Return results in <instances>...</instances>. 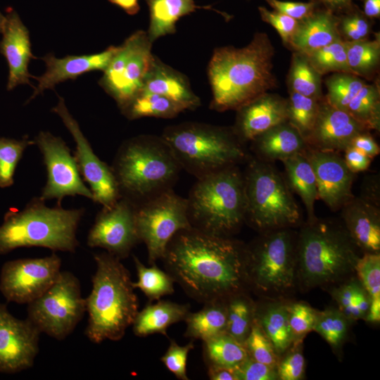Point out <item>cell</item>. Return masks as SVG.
<instances>
[{
	"label": "cell",
	"instance_id": "obj_1",
	"mask_svg": "<svg viewBox=\"0 0 380 380\" xmlns=\"http://www.w3.org/2000/svg\"><path fill=\"white\" fill-rule=\"evenodd\" d=\"M246 254V244L239 240L191 227L172 236L161 260L175 282L204 304L248 289Z\"/></svg>",
	"mask_w": 380,
	"mask_h": 380
},
{
	"label": "cell",
	"instance_id": "obj_2",
	"mask_svg": "<svg viewBox=\"0 0 380 380\" xmlns=\"http://www.w3.org/2000/svg\"><path fill=\"white\" fill-rule=\"evenodd\" d=\"M274 48L265 32H256L244 47L215 49L208 66L212 90L210 108L236 110L277 87L273 68Z\"/></svg>",
	"mask_w": 380,
	"mask_h": 380
},
{
	"label": "cell",
	"instance_id": "obj_3",
	"mask_svg": "<svg viewBox=\"0 0 380 380\" xmlns=\"http://www.w3.org/2000/svg\"><path fill=\"white\" fill-rule=\"evenodd\" d=\"M362 254L341 221H306L297 232V286L304 291L336 285L355 274Z\"/></svg>",
	"mask_w": 380,
	"mask_h": 380
},
{
	"label": "cell",
	"instance_id": "obj_4",
	"mask_svg": "<svg viewBox=\"0 0 380 380\" xmlns=\"http://www.w3.org/2000/svg\"><path fill=\"white\" fill-rule=\"evenodd\" d=\"M94 258L96 270L85 298L89 319L84 334L94 343L120 341L139 312L131 275L121 260L108 252L94 254Z\"/></svg>",
	"mask_w": 380,
	"mask_h": 380
},
{
	"label": "cell",
	"instance_id": "obj_5",
	"mask_svg": "<svg viewBox=\"0 0 380 380\" xmlns=\"http://www.w3.org/2000/svg\"><path fill=\"white\" fill-rule=\"evenodd\" d=\"M111 168L120 196L135 205L173 189L182 170L161 136L151 134L125 140Z\"/></svg>",
	"mask_w": 380,
	"mask_h": 380
},
{
	"label": "cell",
	"instance_id": "obj_6",
	"mask_svg": "<svg viewBox=\"0 0 380 380\" xmlns=\"http://www.w3.org/2000/svg\"><path fill=\"white\" fill-rule=\"evenodd\" d=\"M84 208H49L40 196L25 208H12L0 225V255L21 247H44L53 251L75 253L79 246L77 229Z\"/></svg>",
	"mask_w": 380,
	"mask_h": 380
},
{
	"label": "cell",
	"instance_id": "obj_7",
	"mask_svg": "<svg viewBox=\"0 0 380 380\" xmlns=\"http://www.w3.org/2000/svg\"><path fill=\"white\" fill-rule=\"evenodd\" d=\"M160 136L181 169L196 179L239 165L250 156L232 127L185 122L167 126Z\"/></svg>",
	"mask_w": 380,
	"mask_h": 380
},
{
	"label": "cell",
	"instance_id": "obj_8",
	"mask_svg": "<svg viewBox=\"0 0 380 380\" xmlns=\"http://www.w3.org/2000/svg\"><path fill=\"white\" fill-rule=\"evenodd\" d=\"M186 198L189 223L197 230L232 237L245 223L244 180L239 165L196 179Z\"/></svg>",
	"mask_w": 380,
	"mask_h": 380
},
{
	"label": "cell",
	"instance_id": "obj_9",
	"mask_svg": "<svg viewBox=\"0 0 380 380\" xmlns=\"http://www.w3.org/2000/svg\"><path fill=\"white\" fill-rule=\"evenodd\" d=\"M246 163L245 223L259 233L300 226L301 212L284 175L253 156Z\"/></svg>",
	"mask_w": 380,
	"mask_h": 380
},
{
	"label": "cell",
	"instance_id": "obj_10",
	"mask_svg": "<svg viewBox=\"0 0 380 380\" xmlns=\"http://www.w3.org/2000/svg\"><path fill=\"white\" fill-rule=\"evenodd\" d=\"M294 228L260 233L246 245L247 288L265 299H281L297 286Z\"/></svg>",
	"mask_w": 380,
	"mask_h": 380
},
{
	"label": "cell",
	"instance_id": "obj_11",
	"mask_svg": "<svg viewBox=\"0 0 380 380\" xmlns=\"http://www.w3.org/2000/svg\"><path fill=\"white\" fill-rule=\"evenodd\" d=\"M85 312L80 282L68 271H61L54 283L27 304V319L41 333L58 341L74 331Z\"/></svg>",
	"mask_w": 380,
	"mask_h": 380
},
{
	"label": "cell",
	"instance_id": "obj_12",
	"mask_svg": "<svg viewBox=\"0 0 380 380\" xmlns=\"http://www.w3.org/2000/svg\"><path fill=\"white\" fill-rule=\"evenodd\" d=\"M135 220L140 241L147 248L149 265L162 259L167 243L177 232L191 227L186 198L173 189L136 205Z\"/></svg>",
	"mask_w": 380,
	"mask_h": 380
},
{
	"label": "cell",
	"instance_id": "obj_13",
	"mask_svg": "<svg viewBox=\"0 0 380 380\" xmlns=\"http://www.w3.org/2000/svg\"><path fill=\"white\" fill-rule=\"evenodd\" d=\"M147 32L137 30L118 46L99 80V85L116 102L120 110L142 89L153 58Z\"/></svg>",
	"mask_w": 380,
	"mask_h": 380
},
{
	"label": "cell",
	"instance_id": "obj_14",
	"mask_svg": "<svg viewBox=\"0 0 380 380\" xmlns=\"http://www.w3.org/2000/svg\"><path fill=\"white\" fill-rule=\"evenodd\" d=\"M33 140L43 156L47 175L40 198L45 201L56 198L57 205H61L64 197L77 195L93 201L94 195L85 185L74 156L63 139L42 131Z\"/></svg>",
	"mask_w": 380,
	"mask_h": 380
},
{
	"label": "cell",
	"instance_id": "obj_15",
	"mask_svg": "<svg viewBox=\"0 0 380 380\" xmlns=\"http://www.w3.org/2000/svg\"><path fill=\"white\" fill-rule=\"evenodd\" d=\"M61 260L49 256L6 262L0 274V291L8 302L28 304L44 293L61 272Z\"/></svg>",
	"mask_w": 380,
	"mask_h": 380
},
{
	"label": "cell",
	"instance_id": "obj_16",
	"mask_svg": "<svg viewBox=\"0 0 380 380\" xmlns=\"http://www.w3.org/2000/svg\"><path fill=\"white\" fill-rule=\"evenodd\" d=\"M52 111L61 118L73 137L75 142L74 158L82 179L89 185L94 195L93 202L103 208L111 207L121 198L111 166L95 154L62 97L58 96V102Z\"/></svg>",
	"mask_w": 380,
	"mask_h": 380
},
{
	"label": "cell",
	"instance_id": "obj_17",
	"mask_svg": "<svg viewBox=\"0 0 380 380\" xmlns=\"http://www.w3.org/2000/svg\"><path fill=\"white\" fill-rule=\"evenodd\" d=\"M136 205L120 198L110 208L102 207L87 238L91 248H101L120 260L129 256L140 241L136 220Z\"/></svg>",
	"mask_w": 380,
	"mask_h": 380
},
{
	"label": "cell",
	"instance_id": "obj_18",
	"mask_svg": "<svg viewBox=\"0 0 380 380\" xmlns=\"http://www.w3.org/2000/svg\"><path fill=\"white\" fill-rule=\"evenodd\" d=\"M40 333L27 318L15 317L0 303V372L13 374L32 367Z\"/></svg>",
	"mask_w": 380,
	"mask_h": 380
},
{
	"label": "cell",
	"instance_id": "obj_19",
	"mask_svg": "<svg viewBox=\"0 0 380 380\" xmlns=\"http://www.w3.org/2000/svg\"><path fill=\"white\" fill-rule=\"evenodd\" d=\"M305 153L315 175L319 199L333 211L341 210L355 196L352 186L356 174L349 170L340 153L310 148Z\"/></svg>",
	"mask_w": 380,
	"mask_h": 380
},
{
	"label": "cell",
	"instance_id": "obj_20",
	"mask_svg": "<svg viewBox=\"0 0 380 380\" xmlns=\"http://www.w3.org/2000/svg\"><path fill=\"white\" fill-rule=\"evenodd\" d=\"M365 131L369 130L362 123L321 99L315 123L305 142L312 149L341 153L356 135Z\"/></svg>",
	"mask_w": 380,
	"mask_h": 380
},
{
	"label": "cell",
	"instance_id": "obj_21",
	"mask_svg": "<svg viewBox=\"0 0 380 380\" xmlns=\"http://www.w3.org/2000/svg\"><path fill=\"white\" fill-rule=\"evenodd\" d=\"M1 33L0 52L6 58L9 70L7 90L19 84L32 85L30 78L34 76L28 72V65L36 57L32 53L29 31L15 11L6 10Z\"/></svg>",
	"mask_w": 380,
	"mask_h": 380
},
{
	"label": "cell",
	"instance_id": "obj_22",
	"mask_svg": "<svg viewBox=\"0 0 380 380\" xmlns=\"http://www.w3.org/2000/svg\"><path fill=\"white\" fill-rule=\"evenodd\" d=\"M234 133L244 144L287 121V99L267 92L236 110Z\"/></svg>",
	"mask_w": 380,
	"mask_h": 380
},
{
	"label": "cell",
	"instance_id": "obj_23",
	"mask_svg": "<svg viewBox=\"0 0 380 380\" xmlns=\"http://www.w3.org/2000/svg\"><path fill=\"white\" fill-rule=\"evenodd\" d=\"M118 46H110L102 52L81 56H67L56 58L53 53H47L42 59L45 62V72L34 79L38 82L32 95L27 102L42 94L45 89H53L57 84L67 80H75L86 72L102 70L108 65Z\"/></svg>",
	"mask_w": 380,
	"mask_h": 380
},
{
	"label": "cell",
	"instance_id": "obj_24",
	"mask_svg": "<svg viewBox=\"0 0 380 380\" xmlns=\"http://www.w3.org/2000/svg\"><path fill=\"white\" fill-rule=\"evenodd\" d=\"M379 207L354 196L341 208V222L362 253H380Z\"/></svg>",
	"mask_w": 380,
	"mask_h": 380
},
{
	"label": "cell",
	"instance_id": "obj_25",
	"mask_svg": "<svg viewBox=\"0 0 380 380\" xmlns=\"http://www.w3.org/2000/svg\"><path fill=\"white\" fill-rule=\"evenodd\" d=\"M141 91L163 96L185 110H193L201 106V100L193 91L186 77L155 56Z\"/></svg>",
	"mask_w": 380,
	"mask_h": 380
},
{
	"label": "cell",
	"instance_id": "obj_26",
	"mask_svg": "<svg viewBox=\"0 0 380 380\" xmlns=\"http://www.w3.org/2000/svg\"><path fill=\"white\" fill-rule=\"evenodd\" d=\"M338 19L326 8H316L309 16L298 23L289 45L296 51L308 55L341 38Z\"/></svg>",
	"mask_w": 380,
	"mask_h": 380
},
{
	"label": "cell",
	"instance_id": "obj_27",
	"mask_svg": "<svg viewBox=\"0 0 380 380\" xmlns=\"http://www.w3.org/2000/svg\"><path fill=\"white\" fill-rule=\"evenodd\" d=\"M308 148L303 137L287 121L270 128L251 141L253 156L270 163L282 161Z\"/></svg>",
	"mask_w": 380,
	"mask_h": 380
},
{
	"label": "cell",
	"instance_id": "obj_28",
	"mask_svg": "<svg viewBox=\"0 0 380 380\" xmlns=\"http://www.w3.org/2000/svg\"><path fill=\"white\" fill-rule=\"evenodd\" d=\"M189 312V304L158 300L139 310L132 324L133 333L139 337L155 334L167 336V329L172 324L184 321Z\"/></svg>",
	"mask_w": 380,
	"mask_h": 380
},
{
	"label": "cell",
	"instance_id": "obj_29",
	"mask_svg": "<svg viewBox=\"0 0 380 380\" xmlns=\"http://www.w3.org/2000/svg\"><path fill=\"white\" fill-rule=\"evenodd\" d=\"M305 151L281 162L284 165L286 182L291 191L301 198L307 212V221L311 222L317 217L315 213V203L319 197L315 175Z\"/></svg>",
	"mask_w": 380,
	"mask_h": 380
},
{
	"label": "cell",
	"instance_id": "obj_30",
	"mask_svg": "<svg viewBox=\"0 0 380 380\" xmlns=\"http://www.w3.org/2000/svg\"><path fill=\"white\" fill-rule=\"evenodd\" d=\"M269 300L256 303L255 317L280 357L293 342L289 323L288 302L281 299Z\"/></svg>",
	"mask_w": 380,
	"mask_h": 380
},
{
	"label": "cell",
	"instance_id": "obj_31",
	"mask_svg": "<svg viewBox=\"0 0 380 380\" xmlns=\"http://www.w3.org/2000/svg\"><path fill=\"white\" fill-rule=\"evenodd\" d=\"M150 12V23L147 32L153 43L160 37L176 32V23L182 16L196 9H211L210 6H200L195 0H146Z\"/></svg>",
	"mask_w": 380,
	"mask_h": 380
},
{
	"label": "cell",
	"instance_id": "obj_32",
	"mask_svg": "<svg viewBox=\"0 0 380 380\" xmlns=\"http://www.w3.org/2000/svg\"><path fill=\"white\" fill-rule=\"evenodd\" d=\"M184 336L202 341L226 332V300L204 303L200 310L187 315Z\"/></svg>",
	"mask_w": 380,
	"mask_h": 380
},
{
	"label": "cell",
	"instance_id": "obj_33",
	"mask_svg": "<svg viewBox=\"0 0 380 380\" xmlns=\"http://www.w3.org/2000/svg\"><path fill=\"white\" fill-rule=\"evenodd\" d=\"M329 293L337 308L352 322L364 319L368 312L371 297L357 276L329 287Z\"/></svg>",
	"mask_w": 380,
	"mask_h": 380
},
{
	"label": "cell",
	"instance_id": "obj_34",
	"mask_svg": "<svg viewBox=\"0 0 380 380\" xmlns=\"http://www.w3.org/2000/svg\"><path fill=\"white\" fill-rule=\"evenodd\" d=\"M203 349L207 367L234 369L248 355L244 345L226 332L203 341Z\"/></svg>",
	"mask_w": 380,
	"mask_h": 380
},
{
	"label": "cell",
	"instance_id": "obj_35",
	"mask_svg": "<svg viewBox=\"0 0 380 380\" xmlns=\"http://www.w3.org/2000/svg\"><path fill=\"white\" fill-rule=\"evenodd\" d=\"M185 110L170 99L153 93L139 91L121 113L129 120L144 117L173 118Z\"/></svg>",
	"mask_w": 380,
	"mask_h": 380
},
{
	"label": "cell",
	"instance_id": "obj_36",
	"mask_svg": "<svg viewBox=\"0 0 380 380\" xmlns=\"http://www.w3.org/2000/svg\"><path fill=\"white\" fill-rule=\"evenodd\" d=\"M226 305V333L243 344L255 319L256 303L244 291L228 298Z\"/></svg>",
	"mask_w": 380,
	"mask_h": 380
},
{
	"label": "cell",
	"instance_id": "obj_37",
	"mask_svg": "<svg viewBox=\"0 0 380 380\" xmlns=\"http://www.w3.org/2000/svg\"><path fill=\"white\" fill-rule=\"evenodd\" d=\"M321 77L306 55L296 51L293 54L288 77L290 91L319 100L322 99Z\"/></svg>",
	"mask_w": 380,
	"mask_h": 380
},
{
	"label": "cell",
	"instance_id": "obj_38",
	"mask_svg": "<svg viewBox=\"0 0 380 380\" xmlns=\"http://www.w3.org/2000/svg\"><path fill=\"white\" fill-rule=\"evenodd\" d=\"M133 260L138 279L132 281V286L142 291L150 302L175 292V281L168 272L160 269L156 263L150 267L145 266L135 255Z\"/></svg>",
	"mask_w": 380,
	"mask_h": 380
},
{
	"label": "cell",
	"instance_id": "obj_39",
	"mask_svg": "<svg viewBox=\"0 0 380 380\" xmlns=\"http://www.w3.org/2000/svg\"><path fill=\"white\" fill-rule=\"evenodd\" d=\"M346 112L362 123L366 128L379 132L380 94L376 84H365L349 103Z\"/></svg>",
	"mask_w": 380,
	"mask_h": 380
},
{
	"label": "cell",
	"instance_id": "obj_40",
	"mask_svg": "<svg viewBox=\"0 0 380 380\" xmlns=\"http://www.w3.org/2000/svg\"><path fill=\"white\" fill-rule=\"evenodd\" d=\"M345 41V40H344ZM348 65L354 75L369 77L380 61V40L346 41Z\"/></svg>",
	"mask_w": 380,
	"mask_h": 380
},
{
	"label": "cell",
	"instance_id": "obj_41",
	"mask_svg": "<svg viewBox=\"0 0 380 380\" xmlns=\"http://www.w3.org/2000/svg\"><path fill=\"white\" fill-rule=\"evenodd\" d=\"M351 323L337 308L330 307L318 311L313 331L338 352L348 338Z\"/></svg>",
	"mask_w": 380,
	"mask_h": 380
},
{
	"label": "cell",
	"instance_id": "obj_42",
	"mask_svg": "<svg viewBox=\"0 0 380 380\" xmlns=\"http://www.w3.org/2000/svg\"><path fill=\"white\" fill-rule=\"evenodd\" d=\"M319 100L293 91H290L289 98L287 99V122L300 133L305 141L315 123Z\"/></svg>",
	"mask_w": 380,
	"mask_h": 380
},
{
	"label": "cell",
	"instance_id": "obj_43",
	"mask_svg": "<svg viewBox=\"0 0 380 380\" xmlns=\"http://www.w3.org/2000/svg\"><path fill=\"white\" fill-rule=\"evenodd\" d=\"M306 56L321 75L330 72L353 74L348 65L346 41L342 38Z\"/></svg>",
	"mask_w": 380,
	"mask_h": 380
},
{
	"label": "cell",
	"instance_id": "obj_44",
	"mask_svg": "<svg viewBox=\"0 0 380 380\" xmlns=\"http://www.w3.org/2000/svg\"><path fill=\"white\" fill-rule=\"evenodd\" d=\"M327 101L333 106L346 111L349 103L366 84L359 76L347 72H336L329 77Z\"/></svg>",
	"mask_w": 380,
	"mask_h": 380
},
{
	"label": "cell",
	"instance_id": "obj_45",
	"mask_svg": "<svg viewBox=\"0 0 380 380\" xmlns=\"http://www.w3.org/2000/svg\"><path fill=\"white\" fill-rule=\"evenodd\" d=\"M27 135L21 139L0 137V188H7L14 184V174L18 163L25 149L34 145Z\"/></svg>",
	"mask_w": 380,
	"mask_h": 380
},
{
	"label": "cell",
	"instance_id": "obj_46",
	"mask_svg": "<svg viewBox=\"0 0 380 380\" xmlns=\"http://www.w3.org/2000/svg\"><path fill=\"white\" fill-rule=\"evenodd\" d=\"M243 345L251 357L258 362L277 368L279 357L277 355L270 339L263 331L255 317Z\"/></svg>",
	"mask_w": 380,
	"mask_h": 380
},
{
	"label": "cell",
	"instance_id": "obj_47",
	"mask_svg": "<svg viewBox=\"0 0 380 380\" xmlns=\"http://www.w3.org/2000/svg\"><path fill=\"white\" fill-rule=\"evenodd\" d=\"M287 308L293 341L304 339L314 329L318 310L303 301L288 302Z\"/></svg>",
	"mask_w": 380,
	"mask_h": 380
},
{
	"label": "cell",
	"instance_id": "obj_48",
	"mask_svg": "<svg viewBox=\"0 0 380 380\" xmlns=\"http://www.w3.org/2000/svg\"><path fill=\"white\" fill-rule=\"evenodd\" d=\"M303 339L293 342L279 357L277 365L278 379L300 380L305 375V360L303 353Z\"/></svg>",
	"mask_w": 380,
	"mask_h": 380
},
{
	"label": "cell",
	"instance_id": "obj_49",
	"mask_svg": "<svg viewBox=\"0 0 380 380\" xmlns=\"http://www.w3.org/2000/svg\"><path fill=\"white\" fill-rule=\"evenodd\" d=\"M355 274L371 298L380 297V253H363L356 264Z\"/></svg>",
	"mask_w": 380,
	"mask_h": 380
},
{
	"label": "cell",
	"instance_id": "obj_50",
	"mask_svg": "<svg viewBox=\"0 0 380 380\" xmlns=\"http://www.w3.org/2000/svg\"><path fill=\"white\" fill-rule=\"evenodd\" d=\"M346 14L338 18V27L341 37L345 41H358L365 39L371 32V24L363 13L355 8L352 5L344 11Z\"/></svg>",
	"mask_w": 380,
	"mask_h": 380
},
{
	"label": "cell",
	"instance_id": "obj_51",
	"mask_svg": "<svg viewBox=\"0 0 380 380\" xmlns=\"http://www.w3.org/2000/svg\"><path fill=\"white\" fill-rule=\"evenodd\" d=\"M193 341L184 346H179L170 339V345L160 357V361L165 367L172 373L178 379L188 380L186 374V362L189 352L194 349Z\"/></svg>",
	"mask_w": 380,
	"mask_h": 380
},
{
	"label": "cell",
	"instance_id": "obj_52",
	"mask_svg": "<svg viewBox=\"0 0 380 380\" xmlns=\"http://www.w3.org/2000/svg\"><path fill=\"white\" fill-rule=\"evenodd\" d=\"M258 11L262 20L277 31L284 44L289 45L299 21L278 11H270L264 6H259Z\"/></svg>",
	"mask_w": 380,
	"mask_h": 380
},
{
	"label": "cell",
	"instance_id": "obj_53",
	"mask_svg": "<svg viewBox=\"0 0 380 380\" xmlns=\"http://www.w3.org/2000/svg\"><path fill=\"white\" fill-rule=\"evenodd\" d=\"M234 370L237 380L278 379L276 367L258 362L249 355Z\"/></svg>",
	"mask_w": 380,
	"mask_h": 380
},
{
	"label": "cell",
	"instance_id": "obj_54",
	"mask_svg": "<svg viewBox=\"0 0 380 380\" xmlns=\"http://www.w3.org/2000/svg\"><path fill=\"white\" fill-rule=\"evenodd\" d=\"M274 11L285 14L298 21L309 16L318 6L309 1L308 2L289 1L281 0H265Z\"/></svg>",
	"mask_w": 380,
	"mask_h": 380
},
{
	"label": "cell",
	"instance_id": "obj_55",
	"mask_svg": "<svg viewBox=\"0 0 380 380\" xmlns=\"http://www.w3.org/2000/svg\"><path fill=\"white\" fill-rule=\"evenodd\" d=\"M343 158L349 170L355 174L367 170L372 160L363 152L351 146L344 151Z\"/></svg>",
	"mask_w": 380,
	"mask_h": 380
},
{
	"label": "cell",
	"instance_id": "obj_56",
	"mask_svg": "<svg viewBox=\"0 0 380 380\" xmlns=\"http://www.w3.org/2000/svg\"><path fill=\"white\" fill-rule=\"evenodd\" d=\"M350 146L361 151L372 159L380 153V148L369 131H365L356 135L352 139Z\"/></svg>",
	"mask_w": 380,
	"mask_h": 380
},
{
	"label": "cell",
	"instance_id": "obj_57",
	"mask_svg": "<svg viewBox=\"0 0 380 380\" xmlns=\"http://www.w3.org/2000/svg\"><path fill=\"white\" fill-rule=\"evenodd\" d=\"M360 197L377 206H380L379 175L375 174L365 178Z\"/></svg>",
	"mask_w": 380,
	"mask_h": 380
},
{
	"label": "cell",
	"instance_id": "obj_58",
	"mask_svg": "<svg viewBox=\"0 0 380 380\" xmlns=\"http://www.w3.org/2000/svg\"><path fill=\"white\" fill-rule=\"evenodd\" d=\"M207 369L208 376L211 380H237L234 369L208 366Z\"/></svg>",
	"mask_w": 380,
	"mask_h": 380
},
{
	"label": "cell",
	"instance_id": "obj_59",
	"mask_svg": "<svg viewBox=\"0 0 380 380\" xmlns=\"http://www.w3.org/2000/svg\"><path fill=\"white\" fill-rule=\"evenodd\" d=\"M315 3L318 6H322L324 8L334 12H343L353 5V0H310Z\"/></svg>",
	"mask_w": 380,
	"mask_h": 380
},
{
	"label": "cell",
	"instance_id": "obj_60",
	"mask_svg": "<svg viewBox=\"0 0 380 380\" xmlns=\"http://www.w3.org/2000/svg\"><path fill=\"white\" fill-rule=\"evenodd\" d=\"M371 324H377L380 321V297L372 298L370 305L364 319Z\"/></svg>",
	"mask_w": 380,
	"mask_h": 380
},
{
	"label": "cell",
	"instance_id": "obj_61",
	"mask_svg": "<svg viewBox=\"0 0 380 380\" xmlns=\"http://www.w3.org/2000/svg\"><path fill=\"white\" fill-rule=\"evenodd\" d=\"M110 3L119 6L129 15L137 14L139 9L138 0H108Z\"/></svg>",
	"mask_w": 380,
	"mask_h": 380
},
{
	"label": "cell",
	"instance_id": "obj_62",
	"mask_svg": "<svg viewBox=\"0 0 380 380\" xmlns=\"http://www.w3.org/2000/svg\"><path fill=\"white\" fill-rule=\"evenodd\" d=\"M363 13L369 18H379L380 0H364Z\"/></svg>",
	"mask_w": 380,
	"mask_h": 380
},
{
	"label": "cell",
	"instance_id": "obj_63",
	"mask_svg": "<svg viewBox=\"0 0 380 380\" xmlns=\"http://www.w3.org/2000/svg\"><path fill=\"white\" fill-rule=\"evenodd\" d=\"M4 23H5V15H4L0 11V32H2Z\"/></svg>",
	"mask_w": 380,
	"mask_h": 380
}]
</instances>
